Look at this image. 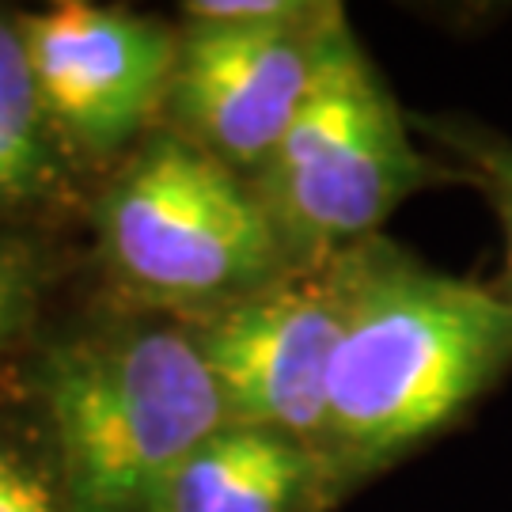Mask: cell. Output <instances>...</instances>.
I'll return each mask as SVG.
<instances>
[{
	"instance_id": "cell-3",
	"label": "cell",
	"mask_w": 512,
	"mask_h": 512,
	"mask_svg": "<svg viewBox=\"0 0 512 512\" xmlns=\"http://www.w3.org/2000/svg\"><path fill=\"white\" fill-rule=\"evenodd\" d=\"M444 179L418 152L395 95L338 8L293 126L255 171V194L285 251L342 255L380 236L410 194Z\"/></svg>"
},
{
	"instance_id": "cell-7",
	"label": "cell",
	"mask_w": 512,
	"mask_h": 512,
	"mask_svg": "<svg viewBox=\"0 0 512 512\" xmlns=\"http://www.w3.org/2000/svg\"><path fill=\"white\" fill-rule=\"evenodd\" d=\"M46 118L95 152L122 148L171 92L179 38L164 23L99 4L19 19Z\"/></svg>"
},
{
	"instance_id": "cell-8",
	"label": "cell",
	"mask_w": 512,
	"mask_h": 512,
	"mask_svg": "<svg viewBox=\"0 0 512 512\" xmlns=\"http://www.w3.org/2000/svg\"><path fill=\"white\" fill-rule=\"evenodd\" d=\"M308 475L304 444L224 425L179 467L160 512H289Z\"/></svg>"
},
{
	"instance_id": "cell-9",
	"label": "cell",
	"mask_w": 512,
	"mask_h": 512,
	"mask_svg": "<svg viewBox=\"0 0 512 512\" xmlns=\"http://www.w3.org/2000/svg\"><path fill=\"white\" fill-rule=\"evenodd\" d=\"M46 122L19 19L0 12V209L31 202L54 179Z\"/></svg>"
},
{
	"instance_id": "cell-10",
	"label": "cell",
	"mask_w": 512,
	"mask_h": 512,
	"mask_svg": "<svg viewBox=\"0 0 512 512\" xmlns=\"http://www.w3.org/2000/svg\"><path fill=\"white\" fill-rule=\"evenodd\" d=\"M425 129L456 156L463 175L494 205L501 232H505V277H501L497 289L512 300V141H505L501 133L475 126V122H459V118L425 122Z\"/></svg>"
},
{
	"instance_id": "cell-1",
	"label": "cell",
	"mask_w": 512,
	"mask_h": 512,
	"mask_svg": "<svg viewBox=\"0 0 512 512\" xmlns=\"http://www.w3.org/2000/svg\"><path fill=\"white\" fill-rule=\"evenodd\" d=\"M342 334L323 448L368 475L448 433L512 372V300L372 236L327 258Z\"/></svg>"
},
{
	"instance_id": "cell-12",
	"label": "cell",
	"mask_w": 512,
	"mask_h": 512,
	"mask_svg": "<svg viewBox=\"0 0 512 512\" xmlns=\"http://www.w3.org/2000/svg\"><path fill=\"white\" fill-rule=\"evenodd\" d=\"M35 296V270L23 251L0 243V346L23 327Z\"/></svg>"
},
{
	"instance_id": "cell-11",
	"label": "cell",
	"mask_w": 512,
	"mask_h": 512,
	"mask_svg": "<svg viewBox=\"0 0 512 512\" xmlns=\"http://www.w3.org/2000/svg\"><path fill=\"white\" fill-rule=\"evenodd\" d=\"M0 512H65L54 486L4 444H0Z\"/></svg>"
},
{
	"instance_id": "cell-2",
	"label": "cell",
	"mask_w": 512,
	"mask_h": 512,
	"mask_svg": "<svg viewBox=\"0 0 512 512\" xmlns=\"http://www.w3.org/2000/svg\"><path fill=\"white\" fill-rule=\"evenodd\" d=\"M42 399L69 512H160L179 467L228 425L202 349L179 330L57 349Z\"/></svg>"
},
{
	"instance_id": "cell-5",
	"label": "cell",
	"mask_w": 512,
	"mask_h": 512,
	"mask_svg": "<svg viewBox=\"0 0 512 512\" xmlns=\"http://www.w3.org/2000/svg\"><path fill=\"white\" fill-rule=\"evenodd\" d=\"M342 308L330 266L296 281H270L205 323L194 342L217 380L228 425L323 444L330 372Z\"/></svg>"
},
{
	"instance_id": "cell-4",
	"label": "cell",
	"mask_w": 512,
	"mask_h": 512,
	"mask_svg": "<svg viewBox=\"0 0 512 512\" xmlns=\"http://www.w3.org/2000/svg\"><path fill=\"white\" fill-rule=\"evenodd\" d=\"M103 247L114 274L160 304H232L277 281L285 258L255 186L175 137L152 141L110 186Z\"/></svg>"
},
{
	"instance_id": "cell-6",
	"label": "cell",
	"mask_w": 512,
	"mask_h": 512,
	"mask_svg": "<svg viewBox=\"0 0 512 512\" xmlns=\"http://www.w3.org/2000/svg\"><path fill=\"white\" fill-rule=\"evenodd\" d=\"M334 12L338 4H304L258 23H190L167 99L194 145L224 167L266 164L308 95Z\"/></svg>"
}]
</instances>
